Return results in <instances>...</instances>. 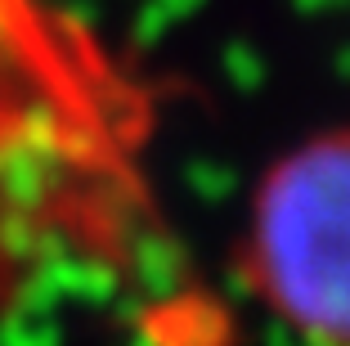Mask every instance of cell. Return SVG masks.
<instances>
[{
	"instance_id": "6da1fadb",
	"label": "cell",
	"mask_w": 350,
	"mask_h": 346,
	"mask_svg": "<svg viewBox=\"0 0 350 346\" xmlns=\"http://www.w3.org/2000/svg\"><path fill=\"white\" fill-rule=\"evenodd\" d=\"M243 275L306 346H350V126L297 144L260 175Z\"/></svg>"
}]
</instances>
